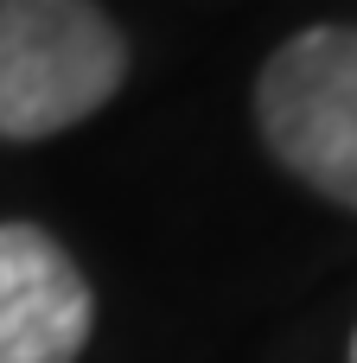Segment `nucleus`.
<instances>
[{"label": "nucleus", "mask_w": 357, "mask_h": 363, "mask_svg": "<svg viewBox=\"0 0 357 363\" xmlns=\"http://www.w3.org/2000/svg\"><path fill=\"white\" fill-rule=\"evenodd\" d=\"M128 77V38L96 0H0V134L45 140Z\"/></svg>", "instance_id": "1"}, {"label": "nucleus", "mask_w": 357, "mask_h": 363, "mask_svg": "<svg viewBox=\"0 0 357 363\" xmlns=\"http://www.w3.org/2000/svg\"><path fill=\"white\" fill-rule=\"evenodd\" d=\"M256 115L268 153L357 211V26H307L294 32L256 83Z\"/></svg>", "instance_id": "2"}, {"label": "nucleus", "mask_w": 357, "mask_h": 363, "mask_svg": "<svg viewBox=\"0 0 357 363\" xmlns=\"http://www.w3.org/2000/svg\"><path fill=\"white\" fill-rule=\"evenodd\" d=\"M89 325L83 268L38 223H0V363H77Z\"/></svg>", "instance_id": "3"}, {"label": "nucleus", "mask_w": 357, "mask_h": 363, "mask_svg": "<svg viewBox=\"0 0 357 363\" xmlns=\"http://www.w3.org/2000/svg\"><path fill=\"white\" fill-rule=\"evenodd\" d=\"M351 363H357V338H351Z\"/></svg>", "instance_id": "4"}]
</instances>
